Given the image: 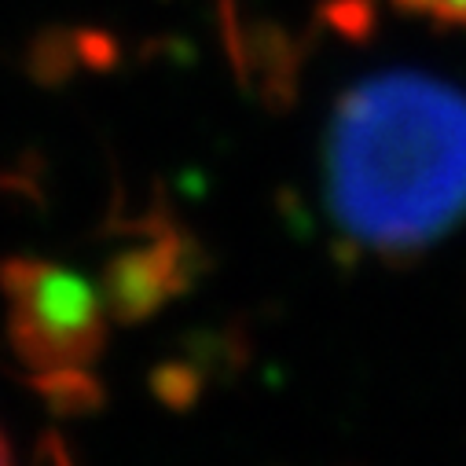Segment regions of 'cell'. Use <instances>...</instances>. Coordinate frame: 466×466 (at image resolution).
I'll use <instances>...</instances> for the list:
<instances>
[{
  "label": "cell",
  "instance_id": "obj_3",
  "mask_svg": "<svg viewBox=\"0 0 466 466\" xmlns=\"http://www.w3.org/2000/svg\"><path fill=\"white\" fill-rule=\"evenodd\" d=\"M397 5L415 12V15H426L433 23L466 30V0H397Z\"/></svg>",
  "mask_w": 466,
  "mask_h": 466
},
{
  "label": "cell",
  "instance_id": "obj_1",
  "mask_svg": "<svg viewBox=\"0 0 466 466\" xmlns=\"http://www.w3.org/2000/svg\"><path fill=\"white\" fill-rule=\"evenodd\" d=\"M338 228L375 254H408L466 213V96L422 74L349 92L327 140Z\"/></svg>",
  "mask_w": 466,
  "mask_h": 466
},
{
  "label": "cell",
  "instance_id": "obj_4",
  "mask_svg": "<svg viewBox=\"0 0 466 466\" xmlns=\"http://www.w3.org/2000/svg\"><path fill=\"white\" fill-rule=\"evenodd\" d=\"M8 459H12V444H8L5 430H0V462H8Z\"/></svg>",
  "mask_w": 466,
  "mask_h": 466
},
{
  "label": "cell",
  "instance_id": "obj_2",
  "mask_svg": "<svg viewBox=\"0 0 466 466\" xmlns=\"http://www.w3.org/2000/svg\"><path fill=\"white\" fill-rule=\"evenodd\" d=\"M5 287L12 298V327L19 353L48 375H70L103 341L96 298L52 265H8Z\"/></svg>",
  "mask_w": 466,
  "mask_h": 466
}]
</instances>
